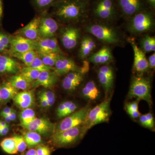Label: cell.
Instances as JSON below:
<instances>
[{"mask_svg": "<svg viewBox=\"0 0 155 155\" xmlns=\"http://www.w3.org/2000/svg\"><path fill=\"white\" fill-rule=\"evenodd\" d=\"M53 6V14L62 22H78L86 14V3L81 0H58Z\"/></svg>", "mask_w": 155, "mask_h": 155, "instance_id": "cell-1", "label": "cell"}, {"mask_svg": "<svg viewBox=\"0 0 155 155\" xmlns=\"http://www.w3.org/2000/svg\"><path fill=\"white\" fill-rule=\"evenodd\" d=\"M88 129L83 124L67 130L53 134L51 142L57 148H67L73 146L83 139Z\"/></svg>", "mask_w": 155, "mask_h": 155, "instance_id": "cell-2", "label": "cell"}, {"mask_svg": "<svg viewBox=\"0 0 155 155\" xmlns=\"http://www.w3.org/2000/svg\"><path fill=\"white\" fill-rule=\"evenodd\" d=\"M127 97L129 99L143 100L151 107L153 101L151 94V83L149 79L142 75L133 76Z\"/></svg>", "mask_w": 155, "mask_h": 155, "instance_id": "cell-3", "label": "cell"}, {"mask_svg": "<svg viewBox=\"0 0 155 155\" xmlns=\"http://www.w3.org/2000/svg\"><path fill=\"white\" fill-rule=\"evenodd\" d=\"M112 96L106 98L102 102L91 108L83 125L89 129L100 123L108 122L111 114L110 104Z\"/></svg>", "mask_w": 155, "mask_h": 155, "instance_id": "cell-4", "label": "cell"}, {"mask_svg": "<svg viewBox=\"0 0 155 155\" xmlns=\"http://www.w3.org/2000/svg\"><path fill=\"white\" fill-rule=\"evenodd\" d=\"M86 31L105 43L114 44L120 41V37L117 31L114 28L104 24H91L86 26Z\"/></svg>", "mask_w": 155, "mask_h": 155, "instance_id": "cell-5", "label": "cell"}, {"mask_svg": "<svg viewBox=\"0 0 155 155\" xmlns=\"http://www.w3.org/2000/svg\"><path fill=\"white\" fill-rule=\"evenodd\" d=\"M91 108V105L87 104L80 110L64 118L59 124L56 125L54 133L61 132L83 124Z\"/></svg>", "mask_w": 155, "mask_h": 155, "instance_id": "cell-6", "label": "cell"}, {"mask_svg": "<svg viewBox=\"0 0 155 155\" xmlns=\"http://www.w3.org/2000/svg\"><path fill=\"white\" fill-rule=\"evenodd\" d=\"M154 19L150 12L141 11L134 15L128 24V29L133 34L147 32L153 28Z\"/></svg>", "mask_w": 155, "mask_h": 155, "instance_id": "cell-7", "label": "cell"}, {"mask_svg": "<svg viewBox=\"0 0 155 155\" xmlns=\"http://www.w3.org/2000/svg\"><path fill=\"white\" fill-rule=\"evenodd\" d=\"M94 14L99 19L111 21L116 16L114 0H97L93 8Z\"/></svg>", "mask_w": 155, "mask_h": 155, "instance_id": "cell-8", "label": "cell"}, {"mask_svg": "<svg viewBox=\"0 0 155 155\" xmlns=\"http://www.w3.org/2000/svg\"><path fill=\"white\" fill-rule=\"evenodd\" d=\"M55 126L54 124L47 118H35L24 128L29 131L36 132L40 135L48 136H51L54 133Z\"/></svg>", "mask_w": 155, "mask_h": 155, "instance_id": "cell-9", "label": "cell"}, {"mask_svg": "<svg viewBox=\"0 0 155 155\" xmlns=\"http://www.w3.org/2000/svg\"><path fill=\"white\" fill-rule=\"evenodd\" d=\"M80 35V30L75 27L67 26L62 28L60 38L63 46L68 50L74 49L78 43Z\"/></svg>", "mask_w": 155, "mask_h": 155, "instance_id": "cell-10", "label": "cell"}, {"mask_svg": "<svg viewBox=\"0 0 155 155\" xmlns=\"http://www.w3.org/2000/svg\"><path fill=\"white\" fill-rule=\"evenodd\" d=\"M36 41L24 37L17 36L10 39V54L25 52L36 49Z\"/></svg>", "mask_w": 155, "mask_h": 155, "instance_id": "cell-11", "label": "cell"}, {"mask_svg": "<svg viewBox=\"0 0 155 155\" xmlns=\"http://www.w3.org/2000/svg\"><path fill=\"white\" fill-rule=\"evenodd\" d=\"M130 44L133 48L134 54L133 69L139 75H142L149 68L145 53L134 42L131 41Z\"/></svg>", "mask_w": 155, "mask_h": 155, "instance_id": "cell-12", "label": "cell"}, {"mask_svg": "<svg viewBox=\"0 0 155 155\" xmlns=\"http://www.w3.org/2000/svg\"><path fill=\"white\" fill-rule=\"evenodd\" d=\"M58 22L48 15L41 17L39 31L40 37L43 38L54 37L58 30Z\"/></svg>", "mask_w": 155, "mask_h": 155, "instance_id": "cell-13", "label": "cell"}, {"mask_svg": "<svg viewBox=\"0 0 155 155\" xmlns=\"http://www.w3.org/2000/svg\"><path fill=\"white\" fill-rule=\"evenodd\" d=\"M54 72L58 76L66 75L71 72H80L81 68L78 67L75 62L71 58L61 55L55 64Z\"/></svg>", "mask_w": 155, "mask_h": 155, "instance_id": "cell-14", "label": "cell"}, {"mask_svg": "<svg viewBox=\"0 0 155 155\" xmlns=\"http://www.w3.org/2000/svg\"><path fill=\"white\" fill-rule=\"evenodd\" d=\"M36 51L38 54L57 53L61 54L62 51L55 38H42L36 41Z\"/></svg>", "mask_w": 155, "mask_h": 155, "instance_id": "cell-15", "label": "cell"}, {"mask_svg": "<svg viewBox=\"0 0 155 155\" xmlns=\"http://www.w3.org/2000/svg\"><path fill=\"white\" fill-rule=\"evenodd\" d=\"M97 75L100 83L107 95L114 85V76L113 68L107 65L102 66L98 71Z\"/></svg>", "mask_w": 155, "mask_h": 155, "instance_id": "cell-16", "label": "cell"}, {"mask_svg": "<svg viewBox=\"0 0 155 155\" xmlns=\"http://www.w3.org/2000/svg\"><path fill=\"white\" fill-rule=\"evenodd\" d=\"M59 76L53 71L40 72L37 79L31 85V87L35 88L40 86L45 88H51L58 82Z\"/></svg>", "mask_w": 155, "mask_h": 155, "instance_id": "cell-17", "label": "cell"}, {"mask_svg": "<svg viewBox=\"0 0 155 155\" xmlns=\"http://www.w3.org/2000/svg\"><path fill=\"white\" fill-rule=\"evenodd\" d=\"M41 17L37 16L33 18L27 25L19 30V33L25 38L37 41L40 36L39 31Z\"/></svg>", "mask_w": 155, "mask_h": 155, "instance_id": "cell-18", "label": "cell"}, {"mask_svg": "<svg viewBox=\"0 0 155 155\" xmlns=\"http://www.w3.org/2000/svg\"><path fill=\"white\" fill-rule=\"evenodd\" d=\"M123 14L127 17L134 16L141 11L143 7L142 0H117Z\"/></svg>", "mask_w": 155, "mask_h": 155, "instance_id": "cell-19", "label": "cell"}, {"mask_svg": "<svg viewBox=\"0 0 155 155\" xmlns=\"http://www.w3.org/2000/svg\"><path fill=\"white\" fill-rule=\"evenodd\" d=\"M14 104L21 110L30 108L35 104L34 90L18 92L13 99Z\"/></svg>", "mask_w": 155, "mask_h": 155, "instance_id": "cell-20", "label": "cell"}, {"mask_svg": "<svg viewBox=\"0 0 155 155\" xmlns=\"http://www.w3.org/2000/svg\"><path fill=\"white\" fill-rule=\"evenodd\" d=\"M84 75L79 72H69L62 81V87L67 91H74L83 81Z\"/></svg>", "mask_w": 155, "mask_h": 155, "instance_id": "cell-21", "label": "cell"}, {"mask_svg": "<svg viewBox=\"0 0 155 155\" xmlns=\"http://www.w3.org/2000/svg\"><path fill=\"white\" fill-rule=\"evenodd\" d=\"M20 65L17 61L10 57L0 55V73L16 74L19 72Z\"/></svg>", "mask_w": 155, "mask_h": 155, "instance_id": "cell-22", "label": "cell"}, {"mask_svg": "<svg viewBox=\"0 0 155 155\" xmlns=\"http://www.w3.org/2000/svg\"><path fill=\"white\" fill-rule=\"evenodd\" d=\"M110 49L104 46L98 51L92 54L89 57L87 61L95 65L106 64L113 60Z\"/></svg>", "mask_w": 155, "mask_h": 155, "instance_id": "cell-23", "label": "cell"}, {"mask_svg": "<svg viewBox=\"0 0 155 155\" xmlns=\"http://www.w3.org/2000/svg\"><path fill=\"white\" fill-rule=\"evenodd\" d=\"M96 47V44L92 38L90 37H84L81 43L79 56L81 60H84L87 58L90 54Z\"/></svg>", "mask_w": 155, "mask_h": 155, "instance_id": "cell-24", "label": "cell"}, {"mask_svg": "<svg viewBox=\"0 0 155 155\" xmlns=\"http://www.w3.org/2000/svg\"><path fill=\"white\" fill-rule=\"evenodd\" d=\"M18 93V90L14 88L8 81L3 82L0 86L1 103H6L13 99Z\"/></svg>", "mask_w": 155, "mask_h": 155, "instance_id": "cell-25", "label": "cell"}, {"mask_svg": "<svg viewBox=\"0 0 155 155\" xmlns=\"http://www.w3.org/2000/svg\"><path fill=\"white\" fill-rule=\"evenodd\" d=\"M81 95L86 99L95 101L99 97L100 91L94 81H89L82 88Z\"/></svg>", "mask_w": 155, "mask_h": 155, "instance_id": "cell-26", "label": "cell"}, {"mask_svg": "<svg viewBox=\"0 0 155 155\" xmlns=\"http://www.w3.org/2000/svg\"><path fill=\"white\" fill-rule=\"evenodd\" d=\"M8 81L14 88L18 90H28L31 87V84L19 74L11 76L8 80Z\"/></svg>", "mask_w": 155, "mask_h": 155, "instance_id": "cell-27", "label": "cell"}, {"mask_svg": "<svg viewBox=\"0 0 155 155\" xmlns=\"http://www.w3.org/2000/svg\"><path fill=\"white\" fill-rule=\"evenodd\" d=\"M23 136L28 148H33L39 144H41V136L39 134L33 131H29L24 132Z\"/></svg>", "mask_w": 155, "mask_h": 155, "instance_id": "cell-28", "label": "cell"}, {"mask_svg": "<svg viewBox=\"0 0 155 155\" xmlns=\"http://www.w3.org/2000/svg\"><path fill=\"white\" fill-rule=\"evenodd\" d=\"M19 74L23 76L32 85L37 79L40 72L29 67H26L20 69Z\"/></svg>", "mask_w": 155, "mask_h": 155, "instance_id": "cell-29", "label": "cell"}, {"mask_svg": "<svg viewBox=\"0 0 155 155\" xmlns=\"http://www.w3.org/2000/svg\"><path fill=\"white\" fill-rule=\"evenodd\" d=\"M35 117V113L31 108L22 110L19 115L20 125L24 127L28 125Z\"/></svg>", "mask_w": 155, "mask_h": 155, "instance_id": "cell-30", "label": "cell"}, {"mask_svg": "<svg viewBox=\"0 0 155 155\" xmlns=\"http://www.w3.org/2000/svg\"><path fill=\"white\" fill-rule=\"evenodd\" d=\"M11 55L14 58L22 61L26 67H28L34 60L35 58L37 56L36 51L35 50L28 51L25 52L21 53H14L11 54Z\"/></svg>", "mask_w": 155, "mask_h": 155, "instance_id": "cell-31", "label": "cell"}, {"mask_svg": "<svg viewBox=\"0 0 155 155\" xmlns=\"http://www.w3.org/2000/svg\"><path fill=\"white\" fill-rule=\"evenodd\" d=\"M0 146L3 151L9 154H16L18 153L15 140L13 137L4 139L1 142Z\"/></svg>", "mask_w": 155, "mask_h": 155, "instance_id": "cell-32", "label": "cell"}, {"mask_svg": "<svg viewBox=\"0 0 155 155\" xmlns=\"http://www.w3.org/2000/svg\"><path fill=\"white\" fill-rule=\"evenodd\" d=\"M141 49L145 53L155 51V38L154 37L145 35L141 41Z\"/></svg>", "mask_w": 155, "mask_h": 155, "instance_id": "cell-33", "label": "cell"}, {"mask_svg": "<svg viewBox=\"0 0 155 155\" xmlns=\"http://www.w3.org/2000/svg\"><path fill=\"white\" fill-rule=\"evenodd\" d=\"M140 101L136 99L134 101L125 104V110L132 119H137L140 116V113L138 111V104Z\"/></svg>", "mask_w": 155, "mask_h": 155, "instance_id": "cell-34", "label": "cell"}, {"mask_svg": "<svg viewBox=\"0 0 155 155\" xmlns=\"http://www.w3.org/2000/svg\"><path fill=\"white\" fill-rule=\"evenodd\" d=\"M38 55L41 59L43 63L48 67H54L56 61L61 54L57 53H49L46 54H38Z\"/></svg>", "mask_w": 155, "mask_h": 155, "instance_id": "cell-35", "label": "cell"}, {"mask_svg": "<svg viewBox=\"0 0 155 155\" xmlns=\"http://www.w3.org/2000/svg\"><path fill=\"white\" fill-rule=\"evenodd\" d=\"M29 67L39 71L40 72H44V71H54V67H48L46 66L41 58L38 55L36 58H35L34 60L32 61V63L29 65Z\"/></svg>", "mask_w": 155, "mask_h": 155, "instance_id": "cell-36", "label": "cell"}, {"mask_svg": "<svg viewBox=\"0 0 155 155\" xmlns=\"http://www.w3.org/2000/svg\"><path fill=\"white\" fill-rule=\"evenodd\" d=\"M58 0H32L34 5L38 10H45L53 6Z\"/></svg>", "mask_w": 155, "mask_h": 155, "instance_id": "cell-37", "label": "cell"}, {"mask_svg": "<svg viewBox=\"0 0 155 155\" xmlns=\"http://www.w3.org/2000/svg\"><path fill=\"white\" fill-rule=\"evenodd\" d=\"M72 103V102L71 101H67L59 105L56 111L58 118L61 119L67 117L68 109Z\"/></svg>", "mask_w": 155, "mask_h": 155, "instance_id": "cell-38", "label": "cell"}, {"mask_svg": "<svg viewBox=\"0 0 155 155\" xmlns=\"http://www.w3.org/2000/svg\"><path fill=\"white\" fill-rule=\"evenodd\" d=\"M12 137L15 140L18 152H24L27 148V146L23 136L16 135Z\"/></svg>", "mask_w": 155, "mask_h": 155, "instance_id": "cell-39", "label": "cell"}, {"mask_svg": "<svg viewBox=\"0 0 155 155\" xmlns=\"http://www.w3.org/2000/svg\"><path fill=\"white\" fill-rule=\"evenodd\" d=\"M45 97L48 104L49 107L52 106L55 102V95L53 92L50 91L44 90L41 91Z\"/></svg>", "mask_w": 155, "mask_h": 155, "instance_id": "cell-40", "label": "cell"}, {"mask_svg": "<svg viewBox=\"0 0 155 155\" xmlns=\"http://www.w3.org/2000/svg\"><path fill=\"white\" fill-rule=\"evenodd\" d=\"M10 39L7 35L0 32V52L4 51L8 47Z\"/></svg>", "mask_w": 155, "mask_h": 155, "instance_id": "cell-41", "label": "cell"}, {"mask_svg": "<svg viewBox=\"0 0 155 155\" xmlns=\"http://www.w3.org/2000/svg\"><path fill=\"white\" fill-rule=\"evenodd\" d=\"M37 155H51V149L48 146L43 144H39L35 147Z\"/></svg>", "mask_w": 155, "mask_h": 155, "instance_id": "cell-42", "label": "cell"}, {"mask_svg": "<svg viewBox=\"0 0 155 155\" xmlns=\"http://www.w3.org/2000/svg\"><path fill=\"white\" fill-rule=\"evenodd\" d=\"M38 98L40 104L42 107L47 108L49 107L48 104L45 97L42 94L41 91L38 92Z\"/></svg>", "mask_w": 155, "mask_h": 155, "instance_id": "cell-43", "label": "cell"}, {"mask_svg": "<svg viewBox=\"0 0 155 155\" xmlns=\"http://www.w3.org/2000/svg\"><path fill=\"white\" fill-rule=\"evenodd\" d=\"M149 124L150 129H153L154 128V120L153 116V114L151 113H148L145 114Z\"/></svg>", "mask_w": 155, "mask_h": 155, "instance_id": "cell-44", "label": "cell"}, {"mask_svg": "<svg viewBox=\"0 0 155 155\" xmlns=\"http://www.w3.org/2000/svg\"><path fill=\"white\" fill-rule=\"evenodd\" d=\"M139 122L140 124L143 126L150 129L149 124L148 122L145 114L140 115L139 116Z\"/></svg>", "mask_w": 155, "mask_h": 155, "instance_id": "cell-45", "label": "cell"}, {"mask_svg": "<svg viewBox=\"0 0 155 155\" xmlns=\"http://www.w3.org/2000/svg\"><path fill=\"white\" fill-rule=\"evenodd\" d=\"M81 68V73L84 75L89 70V62L87 61H83V65Z\"/></svg>", "mask_w": 155, "mask_h": 155, "instance_id": "cell-46", "label": "cell"}, {"mask_svg": "<svg viewBox=\"0 0 155 155\" xmlns=\"http://www.w3.org/2000/svg\"><path fill=\"white\" fill-rule=\"evenodd\" d=\"M149 67L151 69H155V54L154 53L149 57L148 59Z\"/></svg>", "mask_w": 155, "mask_h": 155, "instance_id": "cell-47", "label": "cell"}, {"mask_svg": "<svg viewBox=\"0 0 155 155\" xmlns=\"http://www.w3.org/2000/svg\"><path fill=\"white\" fill-rule=\"evenodd\" d=\"M14 109L12 108L9 107H7L4 108L2 110V111L1 112L0 115L2 117H4L5 116H8L10 113H11L12 111L14 110Z\"/></svg>", "mask_w": 155, "mask_h": 155, "instance_id": "cell-48", "label": "cell"}, {"mask_svg": "<svg viewBox=\"0 0 155 155\" xmlns=\"http://www.w3.org/2000/svg\"><path fill=\"white\" fill-rule=\"evenodd\" d=\"M9 125L8 124L5 127H2L1 130V136H3L6 135L8 133L9 131Z\"/></svg>", "mask_w": 155, "mask_h": 155, "instance_id": "cell-49", "label": "cell"}, {"mask_svg": "<svg viewBox=\"0 0 155 155\" xmlns=\"http://www.w3.org/2000/svg\"><path fill=\"white\" fill-rule=\"evenodd\" d=\"M23 153L22 155H37V154L36 150L35 149L31 148L29 149L28 150L25 152H23Z\"/></svg>", "mask_w": 155, "mask_h": 155, "instance_id": "cell-50", "label": "cell"}, {"mask_svg": "<svg viewBox=\"0 0 155 155\" xmlns=\"http://www.w3.org/2000/svg\"><path fill=\"white\" fill-rule=\"evenodd\" d=\"M8 116H9V118L11 119V121H15V120H16V119H17V114H16V111H15V110H14L11 113H10L8 115Z\"/></svg>", "mask_w": 155, "mask_h": 155, "instance_id": "cell-51", "label": "cell"}, {"mask_svg": "<svg viewBox=\"0 0 155 155\" xmlns=\"http://www.w3.org/2000/svg\"><path fill=\"white\" fill-rule=\"evenodd\" d=\"M3 8L2 0H0V22L3 17Z\"/></svg>", "mask_w": 155, "mask_h": 155, "instance_id": "cell-52", "label": "cell"}, {"mask_svg": "<svg viewBox=\"0 0 155 155\" xmlns=\"http://www.w3.org/2000/svg\"><path fill=\"white\" fill-rule=\"evenodd\" d=\"M149 4L152 6L153 8H154L155 7V0H147Z\"/></svg>", "mask_w": 155, "mask_h": 155, "instance_id": "cell-53", "label": "cell"}, {"mask_svg": "<svg viewBox=\"0 0 155 155\" xmlns=\"http://www.w3.org/2000/svg\"><path fill=\"white\" fill-rule=\"evenodd\" d=\"M8 124V123H7V122H5V121H0V127H1L2 128L3 127H5V126H6Z\"/></svg>", "mask_w": 155, "mask_h": 155, "instance_id": "cell-54", "label": "cell"}, {"mask_svg": "<svg viewBox=\"0 0 155 155\" xmlns=\"http://www.w3.org/2000/svg\"><path fill=\"white\" fill-rule=\"evenodd\" d=\"M5 120V122H7V123H8L9 122H11V119H10L8 116H5V117H3Z\"/></svg>", "mask_w": 155, "mask_h": 155, "instance_id": "cell-55", "label": "cell"}, {"mask_svg": "<svg viewBox=\"0 0 155 155\" xmlns=\"http://www.w3.org/2000/svg\"><path fill=\"white\" fill-rule=\"evenodd\" d=\"M81 1H83L84 2L86 3L88 1V0H81Z\"/></svg>", "mask_w": 155, "mask_h": 155, "instance_id": "cell-56", "label": "cell"}, {"mask_svg": "<svg viewBox=\"0 0 155 155\" xmlns=\"http://www.w3.org/2000/svg\"><path fill=\"white\" fill-rule=\"evenodd\" d=\"M1 130H2V128H1V127H0V135H1Z\"/></svg>", "mask_w": 155, "mask_h": 155, "instance_id": "cell-57", "label": "cell"}, {"mask_svg": "<svg viewBox=\"0 0 155 155\" xmlns=\"http://www.w3.org/2000/svg\"><path fill=\"white\" fill-rule=\"evenodd\" d=\"M1 104V99H0V104Z\"/></svg>", "mask_w": 155, "mask_h": 155, "instance_id": "cell-58", "label": "cell"}]
</instances>
